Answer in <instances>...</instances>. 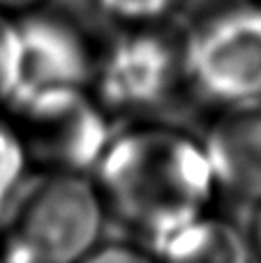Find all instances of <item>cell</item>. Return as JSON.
<instances>
[{
	"label": "cell",
	"instance_id": "obj_15",
	"mask_svg": "<svg viewBox=\"0 0 261 263\" xmlns=\"http://www.w3.org/2000/svg\"><path fill=\"white\" fill-rule=\"evenodd\" d=\"M259 3H261V0H259Z\"/></svg>",
	"mask_w": 261,
	"mask_h": 263
},
{
	"label": "cell",
	"instance_id": "obj_2",
	"mask_svg": "<svg viewBox=\"0 0 261 263\" xmlns=\"http://www.w3.org/2000/svg\"><path fill=\"white\" fill-rule=\"evenodd\" d=\"M106 224L92 176L35 171L0 217V263H81Z\"/></svg>",
	"mask_w": 261,
	"mask_h": 263
},
{
	"label": "cell",
	"instance_id": "obj_14",
	"mask_svg": "<svg viewBox=\"0 0 261 263\" xmlns=\"http://www.w3.org/2000/svg\"><path fill=\"white\" fill-rule=\"evenodd\" d=\"M248 236H250V242H252L254 259L261 263V203H257L252 208V217H250Z\"/></svg>",
	"mask_w": 261,
	"mask_h": 263
},
{
	"label": "cell",
	"instance_id": "obj_3",
	"mask_svg": "<svg viewBox=\"0 0 261 263\" xmlns=\"http://www.w3.org/2000/svg\"><path fill=\"white\" fill-rule=\"evenodd\" d=\"M183 77L213 111L261 104V3L231 0L183 32Z\"/></svg>",
	"mask_w": 261,
	"mask_h": 263
},
{
	"label": "cell",
	"instance_id": "obj_13",
	"mask_svg": "<svg viewBox=\"0 0 261 263\" xmlns=\"http://www.w3.org/2000/svg\"><path fill=\"white\" fill-rule=\"evenodd\" d=\"M46 3H49V0H0V14L18 18V16H23V14L42 9Z\"/></svg>",
	"mask_w": 261,
	"mask_h": 263
},
{
	"label": "cell",
	"instance_id": "obj_1",
	"mask_svg": "<svg viewBox=\"0 0 261 263\" xmlns=\"http://www.w3.org/2000/svg\"><path fill=\"white\" fill-rule=\"evenodd\" d=\"M92 180L109 222L148 250L220 199L201 134L151 120L116 129Z\"/></svg>",
	"mask_w": 261,
	"mask_h": 263
},
{
	"label": "cell",
	"instance_id": "obj_5",
	"mask_svg": "<svg viewBox=\"0 0 261 263\" xmlns=\"http://www.w3.org/2000/svg\"><path fill=\"white\" fill-rule=\"evenodd\" d=\"M37 171L92 176L116 134V118L92 90L58 92L9 111Z\"/></svg>",
	"mask_w": 261,
	"mask_h": 263
},
{
	"label": "cell",
	"instance_id": "obj_7",
	"mask_svg": "<svg viewBox=\"0 0 261 263\" xmlns=\"http://www.w3.org/2000/svg\"><path fill=\"white\" fill-rule=\"evenodd\" d=\"M201 141L220 199L261 203V104L217 111Z\"/></svg>",
	"mask_w": 261,
	"mask_h": 263
},
{
	"label": "cell",
	"instance_id": "obj_4",
	"mask_svg": "<svg viewBox=\"0 0 261 263\" xmlns=\"http://www.w3.org/2000/svg\"><path fill=\"white\" fill-rule=\"evenodd\" d=\"M185 88L183 35L164 26L120 28L97 51L90 90L116 120H146Z\"/></svg>",
	"mask_w": 261,
	"mask_h": 263
},
{
	"label": "cell",
	"instance_id": "obj_9",
	"mask_svg": "<svg viewBox=\"0 0 261 263\" xmlns=\"http://www.w3.org/2000/svg\"><path fill=\"white\" fill-rule=\"evenodd\" d=\"M35 171L21 132L7 114H0V217Z\"/></svg>",
	"mask_w": 261,
	"mask_h": 263
},
{
	"label": "cell",
	"instance_id": "obj_11",
	"mask_svg": "<svg viewBox=\"0 0 261 263\" xmlns=\"http://www.w3.org/2000/svg\"><path fill=\"white\" fill-rule=\"evenodd\" d=\"M18 30L16 18L0 14V114H7L16 92Z\"/></svg>",
	"mask_w": 261,
	"mask_h": 263
},
{
	"label": "cell",
	"instance_id": "obj_8",
	"mask_svg": "<svg viewBox=\"0 0 261 263\" xmlns=\"http://www.w3.org/2000/svg\"><path fill=\"white\" fill-rule=\"evenodd\" d=\"M157 263H252L248 231L211 213L183 224L151 247Z\"/></svg>",
	"mask_w": 261,
	"mask_h": 263
},
{
	"label": "cell",
	"instance_id": "obj_12",
	"mask_svg": "<svg viewBox=\"0 0 261 263\" xmlns=\"http://www.w3.org/2000/svg\"><path fill=\"white\" fill-rule=\"evenodd\" d=\"M81 263H157L153 252L139 242L114 240L102 242L97 250H92Z\"/></svg>",
	"mask_w": 261,
	"mask_h": 263
},
{
	"label": "cell",
	"instance_id": "obj_10",
	"mask_svg": "<svg viewBox=\"0 0 261 263\" xmlns=\"http://www.w3.org/2000/svg\"><path fill=\"white\" fill-rule=\"evenodd\" d=\"M95 9L118 28L164 26L183 0H90Z\"/></svg>",
	"mask_w": 261,
	"mask_h": 263
},
{
	"label": "cell",
	"instance_id": "obj_6",
	"mask_svg": "<svg viewBox=\"0 0 261 263\" xmlns=\"http://www.w3.org/2000/svg\"><path fill=\"white\" fill-rule=\"evenodd\" d=\"M16 30V92L9 111L37 97L90 90L97 51L72 18L42 7L18 16Z\"/></svg>",
	"mask_w": 261,
	"mask_h": 263
}]
</instances>
